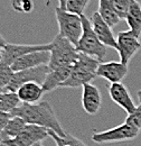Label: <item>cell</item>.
<instances>
[{"instance_id": "d4e9b609", "label": "cell", "mask_w": 141, "mask_h": 146, "mask_svg": "<svg viewBox=\"0 0 141 146\" xmlns=\"http://www.w3.org/2000/svg\"><path fill=\"white\" fill-rule=\"evenodd\" d=\"M115 13L121 19H125L132 0H110Z\"/></svg>"}, {"instance_id": "ba28073f", "label": "cell", "mask_w": 141, "mask_h": 146, "mask_svg": "<svg viewBox=\"0 0 141 146\" xmlns=\"http://www.w3.org/2000/svg\"><path fill=\"white\" fill-rule=\"evenodd\" d=\"M48 137V129L27 124L15 138L0 141V146H32Z\"/></svg>"}, {"instance_id": "4dcf8cb0", "label": "cell", "mask_w": 141, "mask_h": 146, "mask_svg": "<svg viewBox=\"0 0 141 146\" xmlns=\"http://www.w3.org/2000/svg\"><path fill=\"white\" fill-rule=\"evenodd\" d=\"M2 62V48H0V64Z\"/></svg>"}, {"instance_id": "ac0fdd59", "label": "cell", "mask_w": 141, "mask_h": 146, "mask_svg": "<svg viewBox=\"0 0 141 146\" xmlns=\"http://www.w3.org/2000/svg\"><path fill=\"white\" fill-rule=\"evenodd\" d=\"M125 20L130 28L129 31L137 38H139L141 35V3L139 1L132 0Z\"/></svg>"}, {"instance_id": "5bb4252c", "label": "cell", "mask_w": 141, "mask_h": 146, "mask_svg": "<svg viewBox=\"0 0 141 146\" xmlns=\"http://www.w3.org/2000/svg\"><path fill=\"white\" fill-rule=\"evenodd\" d=\"M91 24H92V28H93L95 35L106 47H111V48L117 50V46H118L117 45V38L113 35L112 27H110L102 19V17L99 15L98 11L92 15Z\"/></svg>"}, {"instance_id": "277c9868", "label": "cell", "mask_w": 141, "mask_h": 146, "mask_svg": "<svg viewBox=\"0 0 141 146\" xmlns=\"http://www.w3.org/2000/svg\"><path fill=\"white\" fill-rule=\"evenodd\" d=\"M81 18L83 23V33L78 40L76 50L80 53L92 56L98 61L103 62L106 55V46L95 35L91 20L85 15H81Z\"/></svg>"}, {"instance_id": "cb8c5ba5", "label": "cell", "mask_w": 141, "mask_h": 146, "mask_svg": "<svg viewBox=\"0 0 141 146\" xmlns=\"http://www.w3.org/2000/svg\"><path fill=\"white\" fill-rule=\"evenodd\" d=\"M14 74L10 65H7L1 62L0 64V92H6V88L10 82V79Z\"/></svg>"}, {"instance_id": "7402d4cb", "label": "cell", "mask_w": 141, "mask_h": 146, "mask_svg": "<svg viewBox=\"0 0 141 146\" xmlns=\"http://www.w3.org/2000/svg\"><path fill=\"white\" fill-rule=\"evenodd\" d=\"M48 136L53 138L54 142L56 143L57 146H88L85 145L81 139L74 137L73 135L67 134V133H66V135L64 137H62L58 134H56L55 131L48 129Z\"/></svg>"}, {"instance_id": "6da1fadb", "label": "cell", "mask_w": 141, "mask_h": 146, "mask_svg": "<svg viewBox=\"0 0 141 146\" xmlns=\"http://www.w3.org/2000/svg\"><path fill=\"white\" fill-rule=\"evenodd\" d=\"M13 116L22 118L26 124L37 125L53 130L59 136L64 137L66 133L61 126L52 105L48 101H40L37 104H20L10 112Z\"/></svg>"}, {"instance_id": "4fadbf2b", "label": "cell", "mask_w": 141, "mask_h": 146, "mask_svg": "<svg viewBox=\"0 0 141 146\" xmlns=\"http://www.w3.org/2000/svg\"><path fill=\"white\" fill-rule=\"evenodd\" d=\"M128 73V65L121 62H101L96 70V76L103 78L110 83L122 82Z\"/></svg>"}, {"instance_id": "30bf717a", "label": "cell", "mask_w": 141, "mask_h": 146, "mask_svg": "<svg viewBox=\"0 0 141 146\" xmlns=\"http://www.w3.org/2000/svg\"><path fill=\"white\" fill-rule=\"evenodd\" d=\"M117 51L120 56V62L125 65L132 60V57L140 50L141 44L139 39L130 31L120 32L117 36Z\"/></svg>"}, {"instance_id": "d6986e66", "label": "cell", "mask_w": 141, "mask_h": 146, "mask_svg": "<svg viewBox=\"0 0 141 146\" xmlns=\"http://www.w3.org/2000/svg\"><path fill=\"white\" fill-rule=\"evenodd\" d=\"M98 13L102 17V19L112 28L114 26H117L121 20V18L115 13V10H114L110 0H99V10H98Z\"/></svg>"}, {"instance_id": "e0dca14e", "label": "cell", "mask_w": 141, "mask_h": 146, "mask_svg": "<svg viewBox=\"0 0 141 146\" xmlns=\"http://www.w3.org/2000/svg\"><path fill=\"white\" fill-rule=\"evenodd\" d=\"M70 72H72V68H61L56 70H51L45 79V82L43 83L44 91L51 92L59 88L61 84L67 80Z\"/></svg>"}, {"instance_id": "7c38bea8", "label": "cell", "mask_w": 141, "mask_h": 146, "mask_svg": "<svg viewBox=\"0 0 141 146\" xmlns=\"http://www.w3.org/2000/svg\"><path fill=\"white\" fill-rule=\"evenodd\" d=\"M109 94L112 101L117 104L119 107H121L128 115L132 113L137 108V106L132 100V97L130 96V92L122 82L110 83Z\"/></svg>"}, {"instance_id": "44dd1931", "label": "cell", "mask_w": 141, "mask_h": 146, "mask_svg": "<svg viewBox=\"0 0 141 146\" xmlns=\"http://www.w3.org/2000/svg\"><path fill=\"white\" fill-rule=\"evenodd\" d=\"M21 104L17 92H0V110L11 112Z\"/></svg>"}, {"instance_id": "f1b7e54d", "label": "cell", "mask_w": 141, "mask_h": 146, "mask_svg": "<svg viewBox=\"0 0 141 146\" xmlns=\"http://www.w3.org/2000/svg\"><path fill=\"white\" fill-rule=\"evenodd\" d=\"M66 2H67V0H58V7L62 8V9H65Z\"/></svg>"}, {"instance_id": "3957f363", "label": "cell", "mask_w": 141, "mask_h": 146, "mask_svg": "<svg viewBox=\"0 0 141 146\" xmlns=\"http://www.w3.org/2000/svg\"><path fill=\"white\" fill-rule=\"evenodd\" d=\"M51 60L48 63L49 71L61 68H73L78 58L80 52L76 47L61 35H56L52 42Z\"/></svg>"}, {"instance_id": "484cf974", "label": "cell", "mask_w": 141, "mask_h": 146, "mask_svg": "<svg viewBox=\"0 0 141 146\" xmlns=\"http://www.w3.org/2000/svg\"><path fill=\"white\" fill-rule=\"evenodd\" d=\"M11 7L17 13L29 14L34 10V1L33 0H11Z\"/></svg>"}, {"instance_id": "9a60e30c", "label": "cell", "mask_w": 141, "mask_h": 146, "mask_svg": "<svg viewBox=\"0 0 141 146\" xmlns=\"http://www.w3.org/2000/svg\"><path fill=\"white\" fill-rule=\"evenodd\" d=\"M82 91V106L88 115H95L102 105V98L100 90L92 83H85Z\"/></svg>"}, {"instance_id": "603a6c76", "label": "cell", "mask_w": 141, "mask_h": 146, "mask_svg": "<svg viewBox=\"0 0 141 146\" xmlns=\"http://www.w3.org/2000/svg\"><path fill=\"white\" fill-rule=\"evenodd\" d=\"M90 0H67L65 10L72 14H76L78 16L84 15V11L88 7Z\"/></svg>"}, {"instance_id": "d6a6232c", "label": "cell", "mask_w": 141, "mask_h": 146, "mask_svg": "<svg viewBox=\"0 0 141 146\" xmlns=\"http://www.w3.org/2000/svg\"><path fill=\"white\" fill-rule=\"evenodd\" d=\"M32 146H43V145H42V143L39 142V143H36V144H34V145H32Z\"/></svg>"}, {"instance_id": "83f0119b", "label": "cell", "mask_w": 141, "mask_h": 146, "mask_svg": "<svg viewBox=\"0 0 141 146\" xmlns=\"http://www.w3.org/2000/svg\"><path fill=\"white\" fill-rule=\"evenodd\" d=\"M13 117V115L10 112H5V111H1L0 110V135L1 133L3 131V129L6 127V125L8 124L9 119Z\"/></svg>"}, {"instance_id": "9c48e42d", "label": "cell", "mask_w": 141, "mask_h": 146, "mask_svg": "<svg viewBox=\"0 0 141 146\" xmlns=\"http://www.w3.org/2000/svg\"><path fill=\"white\" fill-rule=\"evenodd\" d=\"M52 43L48 44H6L2 48V63L11 65L17 58L38 51H51Z\"/></svg>"}, {"instance_id": "5b68a950", "label": "cell", "mask_w": 141, "mask_h": 146, "mask_svg": "<svg viewBox=\"0 0 141 146\" xmlns=\"http://www.w3.org/2000/svg\"><path fill=\"white\" fill-rule=\"evenodd\" d=\"M56 20L58 25V35L66 38L76 47L83 33V23L81 16L56 7Z\"/></svg>"}, {"instance_id": "f546056e", "label": "cell", "mask_w": 141, "mask_h": 146, "mask_svg": "<svg viewBox=\"0 0 141 146\" xmlns=\"http://www.w3.org/2000/svg\"><path fill=\"white\" fill-rule=\"evenodd\" d=\"M6 44H7L6 39H5V38H3V36L0 34V48H3V47L6 46Z\"/></svg>"}, {"instance_id": "2e32d148", "label": "cell", "mask_w": 141, "mask_h": 146, "mask_svg": "<svg viewBox=\"0 0 141 146\" xmlns=\"http://www.w3.org/2000/svg\"><path fill=\"white\" fill-rule=\"evenodd\" d=\"M45 93L42 84L37 82H27L17 90L21 104H37Z\"/></svg>"}, {"instance_id": "4316f807", "label": "cell", "mask_w": 141, "mask_h": 146, "mask_svg": "<svg viewBox=\"0 0 141 146\" xmlns=\"http://www.w3.org/2000/svg\"><path fill=\"white\" fill-rule=\"evenodd\" d=\"M125 123H128L129 125L141 130V105L138 106L132 113L128 115V117L125 119Z\"/></svg>"}, {"instance_id": "52a82bcc", "label": "cell", "mask_w": 141, "mask_h": 146, "mask_svg": "<svg viewBox=\"0 0 141 146\" xmlns=\"http://www.w3.org/2000/svg\"><path fill=\"white\" fill-rule=\"evenodd\" d=\"M48 72H49L48 65H40L33 69L14 72L10 79V82L6 88V92H17L18 89L27 82H37L43 86Z\"/></svg>"}, {"instance_id": "8fae6325", "label": "cell", "mask_w": 141, "mask_h": 146, "mask_svg": "<svg viewBox=\"0 0 141 146\" xmlns=\"http://www.w3.org/2000/svg\"><path fill=\"white\" fill-rule=\"evenodd\" d=\"M49 60H51L49 51H38L20 56L10 65V68L14 72H18L27 69L37 68L40 65H48Z\"/></svg>"}, {"instance_id": "1f68e13d", "label": "cell", "mask_w": 141, "mask_h": 146, "mask_svg": "<svg viewBox=\"0 0 141 146\" xmlns=\"http://www.w3.org/2000/svg\"><path fill=\"white\" fill-rule=\"evenodd\" d=\"M138 99H139V101H140V104H141V90L138 91Z\"/></svg>"}, {"instance_id": "7a4b0ae2", "label": "cell", "mask_w": 141, "mask_h": 146, "mask_svg": "<svg viewBox=\"0 0 141 146\" xmlns=\"http://www.w3.org/2000/svg\"><path fill=\"white\" fill-rule=\"evenodd\" d=\"M101 62L86 54L80 53L77 61L72 68V72L59 88H77L90 83L96 78V70Z\"/></svg>"}, {"instance_id": "ffe728a7", "label": "cell", "mask_w": 141, "mask_h": 146, "mask_svg": "<svg viewBox=\"0 0 141 146\" xmlns=\"http://www.w3.org/2000/svg\"><path fill=\"white\" fill-rule=\"evenodd\" d=\"M27 124L26 121L17 116H13L8 124L6 125V127L3 129V131L1 133L0 135V141H3V139H10V138H15L17 137L18 135L20 134V131L25 128Z\"/></svg>"}, {"instance_id": "8992f818", "label": "cell", "mask_w": 141, "mask_h": 146, "mask_svg": "<svg viewBox=\"0 0 141 146\" xmlns=\"http://www.w3.org/2000/svg\"><path fill=\"white\" fill-rule=\"evenodd\" d=\"M140 130L129 125L124 121L123 124L107 129L104 131H96L92 135V141L96 144H109V143H121L136 139Z\"/></svg>"}]
</instances>
